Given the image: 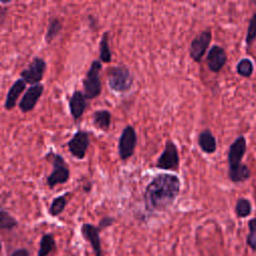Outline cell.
I'll return each instance as SVG.
<instances>
[{
    "label": "cell",
    "instance_id": "6",
    "mask_svg": "<svg viewBox=\"0 0 256 256\" xmlns=\"http://www.w3.org/2000/svg\"><path fill=\"white\" fill-rule=\"evenodd\" d=\"M137 145V133L132 125H126L118 140V154L122 161L128 160L133 156Z\"/></svg>",
    "mask_w": 256,
    "mask_h": 256
},
{
    "label": "cell",
    "instance_id": "28",
    "mask_svg": "<svg viewBox=\"0 0 256 256\" xmlns=\"http://www.w3.org/2000/svg\"><path fill=\"white\" fill-rule=\"evenodd\" d=\"M114 222H115V218L114 217H112V216H104V217H102L100 219L97 227H98L99 231L101 232L102 230L112 226L114 224Z\"/></svg>",
    "mask_w": 256,
    "mask_h": 256
},
{
    "label": "cell",
    "instance_id": "12",
    "mask_svg": "<svg viewBox=\"0 0 256 256\" xmlns=\"http://www.w3.org/2000/svg\"><path fill=\"white\" fill-rule=\"evenodd\" d=\"M80 232L83 239L90 244L95 256H105L102 249L100 231L97 226L90 223H83L80 227Z\"/></svg>",
    "mask_w": 256,
    "mask_h": 256
},
{
    "label": "cell",
    "instance_id": "3",
    "mask_svg": "<svg viewBox=\"0 0 256 256\" xmlns=\"http://www.w3.org/2000/svg\"><path fill=\"white\" fill-rule=\"evenodd\" d=\"M109 88L116 93L128 92L134 83V76L129 68L124 65H116L107 70Z\"/></svg>",
    "mask_w": 256,
    "mask_h": 256
},
{
    "label": "cell",
    "instance_id": "16",
    "mask_svg": "<svg viewBox=\"0 0 256 256\" xmlns=\"http://www.w3.org/2000/svg\"><path fill=\"white\" fill-rule=\"evenodd\" d=\"M198 146L206 154H213L217 149V141L210 129L202 130L198 135Z\"/></svg>",
    "mask_w": 256,
    "mask_h": 256
},
{
    "label": "cell",
    "instance_id": "25",
    "mask_svg": "<svg viewBox=\"0 0 256 256\" xmlns=\"http://www.w3.org/2000/svg\"><path fill=\"white\" fill-rule=\"evenodd\" d=\"M237 73L244 78L250 77L254 72V64L249 58H242L236 65Z\"/></svg>",
    "mask_w": 256,
    "mask_h": 256
},
{
    "label": "cell",
    "instance_id": "30",
    "mask_svg": "<svg viewBox=\"0 0 256 256\" xmlns=\"http://www.w3.org/2000/svg\"><path fill=\"white\" fill-rule=\"evenodd\" d=\"M9 256H30V252L26 248H18L14 250Z\"/></svg>",
    "mask_w": 256,
    "mask_h": 256
},
{
    "label": "cell",
    "instance_id": "27",
    "mask_svg": "<svg viewBox=\"0 0 256 256\" xmlns=\"http://www.w3.org/2000/svg\"><path fill=\"white\" fill-rule=\"evenodd\" d=\"M248 229L249 233L246 237V243L253 251H256V217L248 221Z\"/></svg>",
    "mask_w": 256,
    "mask_h": 256
},
{
    "label": "cell",
    "instance_id": "4",
    "mask_svg": "<svg viewBox=\"0 0 256 256\" xmlns=\"http://www.w3.org/2000/svg\"><path fill=\"white\" fill-rule=\"evenodd\" d=\"M101 69H102V62L100 60L92 61L82 81L83 93L87 100L94 99L101 94V91H102V83L100 80Z\"/></svg>",
    "mask_w": 256,
    "mask_h": 256
},
{
    "label": "cell",
    "instance_id": "11",
    "mask_svg": "<svg viewBox=\"0 0 256 256\" xmlns=\"http://www.w3.org/2000/svg\"><path fill=\"white\" fill-rule=\"evenodd\" d=\"M247 150V141L245 136L239 135L229 146L227 160L228 168L238 167L242 164V159Z\"/></svg>",
    "mask_w": 256,
    "mask_h": 256
},
{
    "label": "cell",
    "instance_id": "1",
    "mask_svg": "<svg viewBox=\"0 0 256 256\" xmlns=\"http://www.w3.org/2000/svg\"><path fill=\"white\" fill-rule=\"evenodd\" d=\"M181 189L178 176L170 173L157 174L145 187L143 200L150 213L163 212L173 205Z\"/></svg>",
    "mask_w": 256,
    "mask_h": 256
},
{
    "label": "cell",
    "instance_id": "9",
    "mask_svg": "<svg viewBox=\"0 0 256 256\" xmlns=\"http://www.w3.org/2000/svg\"><path fill=\"white\" fill-rule=\"evenodd\" d=\"M90 145V135L85 130H77L72 138L67 142V147L71 155L79 160L84 159Z\"/></svg>",
    "mask_w": 256,
    "mask_h": 256
},
{
    "label": "cell",
    "instance_id": "13",
    "mask_svg": "<svg viewBox=\"0 0 256 256\" xmlns=\"http://www.w3.org/2000/svg\"><path fill=\"white\" fill-rule=\"evenodd\" d=\"M227 62V53L225 49L219 45L210 47L206 56V64L210 71L214 73L220 72Z\"/></svg>",
    "mask_w": 256,
    "mask_h": 256
},
{
    "label": "cell",
    "instance_id": "10",
    "mask_svg": "<svg viewBox=\"0 0 256 256\" xmlns=\"http://www.w3.org/2000/svg\"><path fill=\"white\" fill-rule=\"evenodd\" d=\"M44 92V85L42 83L31 85L23 94L20 102L18 103L19 109L23 113L31 112L37 105Z\"/></svg>",
    "mask_w": 256,
    "mask_h": 256
},
{
    "label": "cell",
    "instance_id": "32",
    "mask_svg": "<svg viewBox=\"0 0 256 256\" xmlns=\"http://www.w3.org/2000/svg\"><path fill=\"white\" fill-rule=\"evenodd\" d=\"M1 251H2V241L0 239V253H1Z\"/></svg>",
    "mask_w": 256,
    "mask_h": 256
},
{
    "label": "cell",
    "instance_id": "23",
    "mask_svg": "<svg viewBox=\"0 0 256 256\" xmlns=\"http://www.w3.org/2000/svg\"><path fill=\"white\" fill-rule=\"evenodd\" d=\"M19 225L18 220L8 211L0 209V230H13Z\"/></svg>",
    "mask_w": 256,
    "mask_h": 256
},
{
    "label": "cell",
    "instance_id": "26",
    "mask_svg": "<svg viewBox=\"0 0 256 256\" xmlns=\"http://www.w3.org/2000/svg\"><path fill=\"white\" fill-rule=\"evenodd\" d=\"M256 39V12L252 14V16L249 19L248 22V27H247V32L245 36V42L246 45L249 47L253 44V42Z\"/></svg>",
    "mask_w": 256,
    "mask_h": 256
},
{
    "label": "cell",
    "instance_id": "5",
    "mask_svg": "<svg viewBox=\"0 0 256 256\" xmlns=\"http://www.w3.org/2000/svg\"><path fill=\"white\" fill-rule=\"evenodd\" d=\"M156 167L166 171H178L180 157L176 144L172 140L165 142L164 149L156 161Z\"/></svg>",
    "mask_w": 256,
    "mask_h": 256
},
{
    "label": "cell",
    "instance_id": "31",
    "mask_svg": "<svg viewBox=\"0 0 256 256\" xmlns=\"http://www.w3.org/2000/svg\"><path fill=\"white\" fill-rule=\"evenodd\" d=\"M253 197H254V200H255V203H256V183L254 185V191H253Z\"/></svg>",
    "mask_w": 256,
    "mask_h": 256
},
{
    "label": "cell",
    "instance_id": "17",
    "mask_svg": "<svg viewBox=\"0 0 256 256\" xmlns=\"http://www.w3.org/2000/svg\"><path fill=\"white\" fill-rule=\"evenodd\" d=\"M112 115L111 112L107 109H100L96 110L92 114V124L95 128L107 132L111 125Z\"/></svg>",
    "mask_w": 256,
    "mask_h": 256
},
{
    "label": "cell",
    "instance_id": "19",
    "mask_svg": "<svg viewBox=\"0 0 256 256\" xmlns=\"http://www.w3.org/2000/svg\"><path fill=\"white\" fill-rule=\"evenodd\" d=\"M56 250V241L52 233H45L41 236L37 256H49Z\"/></svg>",
    "mask_w": 256,
    "mask_h": 256
},
{
    "label": "cell",
    "instance_id": "2",
    "mask_svg": "<svg viewBox=\"0 0 256 256\" xmlns=\"http://www.w3.org/2000/svg\"><path fill=\"white\" fill-rule=\"evenodd\" d=\"M45 159L52 164V171L46 178V183L50 189L55 188L57 185L66 183L70 178V169L62 155L49 151L45 155Z\"/></svg>",
    "mask_w": 256,
    "mask_h": 256
},
{
    "label": "cell",
    "instance_id": "21",
    "mask_svg": "<svg viewBox=\"0 0 256 256\" xmlns=\"http://www.w3.org/2000/svg\"><path fill=\"white\" fill-rule=\"evenodd\" d=\"M62 28H63L62 23L58 18H55V17L51 18L49 20L47 30L44 36L46 43L50 44L60 34V32L62 31Z\"/></svg>",
    "mask_w": 256,
    "mask_h": 256
},
{
    "label": "cell",
    "instance_id": "8",
    "mask_svg": "<svg viewBox=\"0 0 256 256\" xmlns=\"http://www.w3.org/2000/svg\"><path fill=\"white\" fill-rule=\"evenodd\" d=\"M212 40V32L210 29H206L198 33L190 42L189 55L195 62H200L204 54L206 53L210 42Z\"/></svg>",
    "mask_w": 256,
    "mask_h": 256
},
{
    "label": "cell",
    "instance_id": "29",
    "mask_svg": "<svg viewBox=\"0 0 256 256\" xmlns=\"http://www.w3.org/2000/svg\"><path fill=\"white\" fill-rule=\"evenodd\" d=\"M8 12V6L0 5V27L4 24Z\"/></svg>",
    "mask_w": 256,
    "mask_h": 256
},
{
    "label": "cell",
    "instance_id": "14",
    "mask_svg": "<svg viewBox=\"0 0 256 256\" xmlns=\"http://www.w3.org/2000/svg\"><path fill=\"white\" fill-rule=\"evenodd\" d=\"M68 107L72 118L77 121L84 114L87 108V99L83 91L75 90L68 99Z\"/></svg>",
    "mask_w": 256,
    "mask_h": 256
},
{
    "label": "cell",
    "instance_id": "24",
    "mask_svg": "<svg viewBox=\"0 0 256 256\" xmlns=\"http://www.w3.org/2000/svg\"><path fill=\"white\" fill-rule=\"evenodd\" d=\"M252 212L251 202L244 197L239 198L235 204V213L239 218H246Z\"/></svg>",
    "mask_w": 256,
    "mask_h": 256
},
{
    "label": "cell",
    "instance_id": "7",
    "mask_svg": "<svg viewBox=\"0 0 256 256\" xmlns=\"http://www.w3.org/2000/svg\"><path fill=\"white\" fill-rule=\"evenodd\" d=\"M46 68L47 64L43 58L34 57L29 65L20 72V78L30 85L39 84L44 77Z\"/></svg>",
    "mask_w": 256,
    "mask_h": 256
},
{
    "label": "cell",
    "instance_id": "20",
    "mask_svg": "<svg viewBox=\"0 0 256 256\" xmlns=\"http://www.w3.org/2000/svg\"><path fill=\"white\" fill-rule=\"evenodd\" d=\"M99 60L102 63H110L112 61V52L110 49V33L103 32L99 42Z\"/></svg>",
    "mask_w": 256,
    "mask_h": 256
},
{
    "label": "cell",
    "instance_id": "22",
    "mask_svg": "<svg viewBox=\"0 0 256 256\" xmlns=\"http://www.w3.org/2000/svg\"><path fill=\"white\" fill-rule=\"evenodd\" d=\"M67 195H68V193H65L64 195H59L52 200V202L49 206V210H48L49 214L52 217H56V216L60 215L65 210L67 203H68V200L66 198Z\"/></svg>",
    "mask_w": 256,
    "mask_h": 256
},
{
    "label": "cell",
    "instance_id": "18",
    "mask_svg": "<svg viewBox=\"0 0 256 256\" xmlns=\"http://www.w3.org/2000/svg\"><path fill=\"white\" fill-rule=\"evenodd\" d=\"M250 177H251V170L244 163H242L238 167L228 168V178L233 183L245 182Z\"/></svg>",
    "mask_w": 256,
    "mask_h": 256
},
{
    "label": "cell",
    "instance_id": "15",
    "mask_svg": "<svg viewBox=\"0 0 256 256\" xmlns=\"http://www.w3.org/2000/svg\"><path fill=\"white\" fill-rule=\"evenodd\" d=\"M26 85H27V83L22 78H18L11 85V87L9 88V90L7 92L5 102H4V108L7 111L12 110L16 106L20 95L26 89Z\"/></svg>",
    "mask_w": 256,
    "mask_h": 256
}]
</instances>
